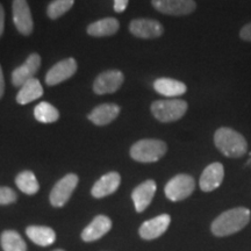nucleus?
<instances>
[{"label":"nucleus","mask_w":251,"mask_h":251,"mask_svg":"<svg viewBox=\"0 0 251 251\" xmlns=\"http://www.w3.org/2000/svg\"><path fill=\"white\" fill-rule=\"evenodd\" d=\"M41 67V56L36 52L30 54L23 65L14 69L12 72V84L17 87H21L28 80L33 79L34 75L39 71Z\"/></svg>","instance_id":"nucleus-12"},{"label":"nucleus","mask_w":251,"mask_h":251,"mask_svg":"<svg viewBox=\"0 0 251 251\" xmlns=\"http://www.w3.org/2000/svg\"><path fill=\"white\" fill-rule=\"evenodd\" d=\"M43 96V87L41 85L40 80L36 78L28 80L25 83L21 89L19 90L17 96V101L20 105H26L34 100L41 98Z\"/></svg>","instance_id":"nucleus-21"},{"label":"nucleus","mask_w":251,"mask_h":251,"mask_svg":"<svg viewBox=\"0 0 251 251\" xmlns=\"http://www.w3.org/2000/svg\"><path fill=\"white\" fill-rule=\"evenodd\" d=\"M187 102L180 99L157 100L151 103V113L156 120L174 122L180 120L187 112Z\"/></svg>","instance_id":"nucleus-4"},{"label":"nucleus","mask_w":251,"mask_h":251,"mask_svg":"<svg viewBox=\"0 0 251 251\" xmlns=\"http://www.w3.org/2000/svg\"><path fill=\"white\" fill-rule=\"evenodd\" d=\"M168 146L161 140L146 139L133 144L130 148L131 158L140 163H153L159 161L166 153Z\"/></svg>","instance_id":"nucleus-3"},{"label":"nucleus","mask_w":251,"mask_h":251,"mask_svg":"<svg viewBox=\"0 0 251 251\" xmlns=\"http://www.w3.org/2000/svg\"><path fill=\"white\" fill-rule=\"evenodd\" d=\"M120 107L115 103H102L89 114V120L96 126H106L118 118Z\"/></svg>","instance_id":"nucleus-18"},{"label":"nucleus","mask_w":251,"mask_h":251,"mask_svg":"<svg viewBox=\"0 0 251 251\" xmlns=\"http://www.w3.org/2000/svg\"><path fill=\"white\" fill-rule=\"evenodd\" d=\"M12 14H13V23L19 33L26 36L30 35L34 29V23L27 0H13Z\"/></svg>","instance_id":"nucleus-8"},{"label":"nucleus","mask_w":251,"mask_h":251,"mask_svg":"<svg viewBox=\"0 0 251 251\" xmlns=\"http://www.w3.org/2000/svg\"><path fill=\"white\" fill-rule=\"evenodd\" d=\"M112 228L111 219L105 215H98L93 219V221L84 229L81 233V238L85 242H93L99 240L103 235L107 234Z\"/></svg>","instance_id":"nucleus-16"},{"label":"nucleus","mask_w":251,"mask_h":251,"mask_svg":"<svg viewBox=\"0 0 251 251\" xmlns=\"http://www.w3.org/2000/svg\"><path fill=\"white\" fill-rule=\"evenodd\" d=\"M156 183L151 179L143 181L131 193V199L134 201L135 209L141 213L150 205L156 193Z\"/></svg>","instance_id":"nucleus-15"},{"label":"nucleus","mask_w":251,"mask_h":251,"mask_svg":"<svg viewBox=\"0 0 251 251\" xmlns=\"http://www.w3.org/2000/svg\"><path fill=\"white\" fill-rule=\"evenodd\" d=\"M121 183V177L118 172H108L103 175L100 179L93 185L92 196L94 198H103L113 194L118 190Z\"/></svg>","instance_id":"nucleus-17"},{"label":"nucleus","mask_w":251,"mask_h":251,"mask_svg":"<svg viewBox=\"0 0 251 251\" xmlns=\"http://www.w3.org/2000/svg\"><path fill=\"white\" fill-rule=\"evenodd\" d=\"M26 233L30 241L41 247L51 246L56 240L55 231L51 228L45 227V226H30L27 228Z\"/></svg>","instance_id":"nucleus-22"},{"label":"nucleus","mask_w":251,"mask_h":251,"mask_svg":"<svg viewBox=\"0 0 251 251\" xmlns=\"http://www.w3.org/2000/svg\"><path fill=\"white\" fill-rule=\"evenodd\" d=\"M34 117L37 121L43 122V124H52L58 120L59 112L51 103L42 101L34 108Z\"/></svg>","instance_id":"nucleus-25"},{"label":"nucleus","mask_w":251,"mask_h":251,"mask_svg":"<svg viewBox=\"0 0 251 251\" xmlns=\"http://www.w3.org/2000/svg\"><path fill=\"white\" fill-rule=\"evenodd\" d=\"M1 247L4 251H27L24 238L14 230H6L1 234Z\"/></svg>","instance_id":"nucleus-24"},{"label":"nucleus","mask_w":251,"mask_h":251,"mask_svg":"<svg viewBox=\"0 0 251 251\" xmlns=\"http://www.w3.org/2000/svg\"><path fill=\"white\" fill-rule=\"evenodd\" d=\"M128 6V0H114V11L117 13H122Z\"/></svg>","instance_id":"nucleus-29"},{"label":"nucleus","mask_w":251,"mask_h":251,"mask_svg":"<svg viewBox=\"0 0 251 251\" xmlns=\"http://www.w3.org/2000/svg\"><path fill=\"white\" fill-rule=\"evenodd\" d=\"M15 184L21 192L26 194H35L39 192L40 185L37 181L35 175L31 171H23L20 172L15 178Z\"/></svg>","instance_id":"nucleus-23"},{"label":"nucleus","mask_w":251,"mask_h":251,"mask_svg":"<svg viewBox=\"0 0 251 251\" xmlns=\"http://www.w3.org/2000/svg\"><path fill=\"white\" fill-rule=\"evenodd\" d=\"M129 30L140 39H157L164 33L162 24L152 19H135L129 25Z\"/></svg>","instance_id":"nucleus-11"},{"label":"nucleus","mask_w":251,"mask_h":251,"mask_svg":"<svg viewBox=\"0 0 251 251\" xmlns=\"http://www.w3.org/2000/svg\"><path fill=\"white\" fill-rule=\"evenodd\" d=\"M171 222L170 215L162 214L148 220L140 227V235L143 240H155L166 231Z\"/></svg>","instance_id":"nucleus-14"},{"label":"nucleus","mask_w":251,"mask_h":251,"mask_svg":"<svg viewBox=\"0 0 251 251\" xmlns=\"http://www.w3.org/2000/svg\"><path fill=\"white\" fill-rule=\"evenodd\" d=\"M120 28V23L115 18H105L89 25L87 34L94 37L112 36Z\"/></svg>","instance_id":"nucleus-20"},{"label":"nucleus","mask_w":251,"mask_h":251,"mask_svg":"<svg viewBox=\"0 0 251 251\" xmlns=\"http://www.w3.org/2000/svg\"><path fill=\"white\" fill-rule=\"evenodd\" d=\"M225 178V169L221 163H212L203 170L200 177V188L203 192H212L222 184Z\"/></svg>","instance_id":"nucleus-13"},{"label":"nucleus","mask_w":251,"mask_h":251,"mask_svg":"<svg viewBox=\"0 0 251 251\" xmlns=\"http://www.w3.org/2000/svg\"><path fill=\"white\" fill-rule=\"evenodd\" d=\"M240 37L247 42H251V23L247 24L240 31Z\"/></svg>","instance_id":"nucleus-28"},{"label":"nucleus","mask_w":251,"mask_h":251,"mask_svg":"<svg viewBox=\"0 0 251 251\" xmlns=\"http://www.w3.org/2000/svg\"><path fill=\"white\" fill-rule=\"evenodd\" d=\"M74 4L75 0H52L47 7V15L51 20H56L70 11Z\"/></svg>","instance_id":"nucleus-26"},{"label":"nucleus","mask_w":251,"mask_h":251,"mask_svg":"<svg viewBox=\"0 0 251 251\" xmlns=\"http://www.w3.org/2000/svg\"><path fill=\"white\" fill-rule=\"evenodd\" d=\"M77 71V62L75 58H65L56 63L50 70L47 72V85L54 86L71 78Z\"/></svg>","instance_id":"nucleus-10"},{"label":"nucleus","mask_w":251,"mask_h":251,"mask_svg":"<svg viewBox=\"0 0 251 251\" xmlns=\"http://www.w3.org/2000/svg\"><path fill=\"white\" fill-rule=\"evenodd\" d=\"M5 92V80H4V74H2L1 65H0V99L2 98Z\"/></svg>","instance_id":"nucleus-31"},{"label":"nucleus","mask_w":251,"mask_h":251,"mask_svg":"<svg viewBox=\"0 0 251 251\" xmlns=\"http://www.w3.org/2000/svg\"><path fill=\"white\" fill-rule=\"evenodd\" d=\"M17 200V193L11 187H0V205H9Z\"/></svg>","instance_id":"nucleus-27"},{"label":"nucleus","mask_w":251,"mask_h":251,"mask_svg":"<svg viewBox=\"0 0 251 251\" xmlns=\"http://www.w3.org/2000/svg\"><path fill=\"white\" fill-rule=\"evenodd\" d=\"M125 76L119 70H109L101 72L93 83V91L97 94L114 93L124 84Z\"/></svg>","instance_id":"nucleus-9"},{"label":"nucleus","mask_w":251,"mask_h":251,"mask_svg":"<svg viewBox=\"0 0 251 251\" xmlns=\"http://www.w3.org/2000/svg\"><path fill=\"white\" fill-rule=\"evenodd\" d=\"M153 89L157 93L164 97H169V98L183 96L187 91V87L184 83L177 79H171V78H158V79H156L153 83Z\"/></svg>","instance_id":"nucleus-19"},{"label":"nucleus","mask_w":251,"mask_h":251,"mask_svg":"<svg viewBox=\"0 0 251 251\" xmlns=\"http://www.w3.org/2000/svg\"><path fill=\"white\" fill-rule=\"evenodd\" d=\"M5 28V11L2 5L0 4V37H1L2 33H4Z\"/></svg>","instance_id":"nucleus-30"},{"label":"nucleus","mask_w":251,"mask_h":251,"mask_svg":"<svg viewBox=\"0 0 251 251\" xmlns=\"http://www.w3.org/2000/svg\"><path fill=\"white\" fill-rule=\"evenodd\" d=\"M214 143L220 152L230 158H240L248 151V143L243 135L229 127H221L215 131Z\"/></svg>","instance_id":"nucleus-2"},{"label":"nucleus","mask_w":251,"mask_h":251,"mask_svg":"<svg viewBox=\"0 0 251 251\" xmlns=\"http://www.w3.org/2000/svg\"><path fill=\"white\" fill-rule=\"evenodd\" d=\"M251 213L246 207H236L219 215L212 224V231L215 236L224 237L237 233L249 224Z\"/></svg>","instance_id":"nucleus-1"},{"label":"nucleus","mask_w":251,"mask_h":251,"mask_svg":"<svg viewBox=\"0 0 251 251\" xmlns=\"http://www.w3.org/2000/svg\"><path fill=\"white\" fill-rule=\"evenodd\" d=\"M151 5L159 13L174 17L188 15L197 9L194 0H151Z\"/></svg>","instance_id":"nucleus-7"},{"label":"nucleus","mask_w":251,"mask_h":251,"mask_svg":"<svg viewBox=\"0 0 251 251\" xmlns=\"http://www.w3.org/2000/svg\"><path fill=\"white\" fill-rule=\"evenodd\" d=\"M196 181L188 175H177L165 185V196L171 201H180L193 193Z\"/></svg>","instance_id":"nucleus-5"},{"label":"nucleus","mask_w":251,"mask_h":251,"mask_svg":"<svg viewBox=\"0 0 251 251\" xmlns=\"http://www.w3.org/2000/svg\"><path fill=\"white\" fill-rule=\"evenodd\" d=\"M55 251H64V250H61V249H57V250H55Z\"/></svg>","instance_id":"nucleus-32"},{"label":"nucleus","mask_w":251,"mask_h":251,"mask_svg":"<svg viewBox=\"0 0 251 251\" xmlns=\"http://www.w3.org/2000/svg\"><path fill=\"white\" fill-rule=\"evenodd\" d=\"M78 176L69 174L58 180L50 192V202L54 207H63L70 199L78 184Z\"/></svg>","instance_id":"nucleus-6"}]
</instances>
